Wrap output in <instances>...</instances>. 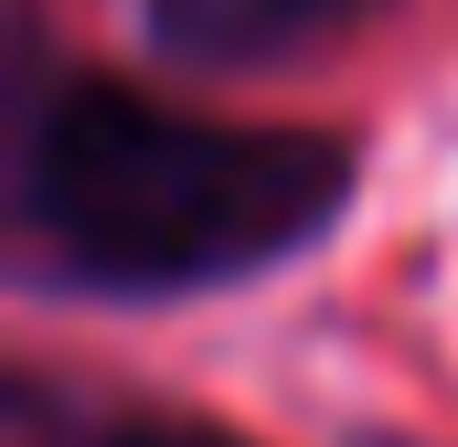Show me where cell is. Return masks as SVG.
I'll return each instance as SVG.
<instances>
[{
    "label": "cell",
    "instance_id": "1",
    "mask_svg": "<svg viewBox=\"0 0 458 447\" xmlns=\"http://www.w3.org/2000/svg\"><path fill=\"white\" fill-rule=\"evenodd\" d=\"M352 192V149L320 128H214L128 86L54 97L32 139V224L107 288H214L299 256Z\"/></svg>",
    "mask_w": 458,
    "mask_h": 447
},
{
    "label": "cell",
    "instance_id": "2",
    "mask_svg": "<svg viewBox=\"0 0 458 447\" xmlns=\"http://www.w3.org/2000/svg\"><path fill=\"white\" fill-rule=\"evenodd\" d=\"M373 0H149V32L171 54H203V64H245V54H288L310 32H331Z\"/></svg>",
    "mask_w": 458,
    "mask_h": 447
},
{
    "label": "cell",
    "instance_id": "3",
    "mask_svg": "<svg viewBox=\"0 0 458 447\" xmlns=\"http://www.w3.org/2000/svg\"><path fill=\"white\" fill-rule=\"evenodd\" d=\"M117 447H245V437H225V426H128Z\"/></svg>",
    "mask_w": 458,
    "mask_h": 447
}]
</instances>
